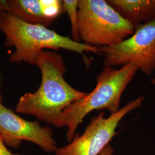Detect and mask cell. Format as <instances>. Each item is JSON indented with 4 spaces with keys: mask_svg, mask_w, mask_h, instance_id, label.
<instances>
[{
    "mask_svg": "<svg viewBox=\"0 0 155 155\" xmlns=\"http://www.w3.org/2000/svg\"><path fill=\"white\" fill-rule=\"evenodd\" d=\"M150 81H151L152 83H153V84L154 85H155V79H151Z\"/></svg>",
    "mask_w": 155,
    "mask_h": 155,
    "instance_id": "14",
    "label": "cell"
},
{
    "mask_svg": "<svg viewBox=\"0 0 155 155\" xmlns=\"http://www.w3.org/2000/svg\"><path fill=\"white\" fill-rule=\"evenodd\" d=\"M1 104V94H0V105Z\"/></svg>",
    "mask_w": 155,
    "mask_h": 155,
    "instance_id": "15",
    "label": "cell"
},
{
    "mask_svg": "<svg viewBox=\"0 0 155 155\" xmlns=\"http://www.w3.org/2000/svg\"><path fill=\"white\" fill-rule=\"evenodd\" d=\"M77 22L80 39L96 47L117 45L135 31L105 0H79Z\"/></svg>",
    "mask_w": 155,
    "mask_h": 155,
    "instance_id": "4",
    "label": "cell"
},
{
    "mask_svg": "<svg viewBox=\"0 0 155 155\" xmlns=\"http://www.w3.org/2000/svg\"><path fill=\"white\" fill-rule=\"evenodd\" d=\"M98 48L104 55L105 66L132 63L145 75H151L155 71V21L140 25L132 36L117 45Z\"/></svg>",
    "mask_w": 155,
    "mask_h": 155,
    "instance_id": "5",
    "label": "cell"
},
{
    "mask_svg": "<svg viewBox=\"0 0 155 155\" xmlns=\"http://www.w3.org/2000/svg\"><path fill=\"white\" fill-rule=\"evenodd\" d=\"M107 2L134 29L155 21V0H107Z\"/></svg>",
    "mask_w": 155,
    "mask_h": 155,
    "instance_id": "8",
    "label": "cell"
},
{
    "mask_svg": "<svg viewBox=\"0 0 155 155\" xmlns=\"http://www.w3.org/2000/svg\"><path fill=\"white\" fill-rule=\"evenodd\" d=\"M0 135L8 147L17 148L22 141L39 146L47 152H54L56 143L49 127H43L37 121L22 118L11 109L0 105Z\"/></svg>",
    "mask_w": 155,
    "mask_h": 155,
    "instance_id": "7",
    "label": "cell"
},
{
    "mask_svg": "<svg viewBox=\"0 0 155 155\" xmlns=\"http://www.w3.org/2000/svg\"><path fill=\"white\" fill-rule=\"evenodd\" d=\"M78 0L63 1V11L68 14L71 25L72 39L78 43H80V37L78 30Z\"/></svg>",
    "mask_w": 155,
    "mask_h": 155,
    "instance_id": "10",
    "label": "cell"
},
{
    "mask_svg": "<svg viewBox=\"0 0 155 155\" xmlns=\"http://www.w3.org/2000/svg\"><path fill=\"white\" fill-rule=\"evenodd\" d=\"M114 150L110 144H107L103 150L101 152L99 155H113Z\"/></svg>",
    "mask_w": 155,
    "mask_h": 155,
    "instance_id": "12",
    "label": "cell"
},
{
    "mask_svg": "<svg viewBox=\"0 0 155 155\" xmlns=\"http://www.w3.org/2000/svg\"><path fill=\"white\" fill-rule=\"evenodd\" d=\"M143 97L131 101L116 113L105 118L104 111L93 117L82 134L75 133L70 144L57 148L55 155H99L117 134L116 129L122 118L131 111L140 107Z\"/></svg>",
    "mask_w": 155,
    "mask_h": 155,
    "instance_id": "6",
    "label": "cell"
},
{
    "mask_svg": "<svg viewBox=\"0 0 155 155\" xmlns=\"http://www.w3.org/2000/svg\"><path fill=\"white\" fill-rule=\"evenodd\" d=\"M8 11L23 21L48 27L51 24L44 14L42 0H8Z\"/></svg>",
    "mask_w": 155,
    "mask_h": 155,
    "instance_id": "9",
    "label": "cell"
},
{
    "mask_svg": "<svg viewBox=\"0 0 155 155\" xmlns=\"http://www.w3.org/2000/svg\"><path fill=\"white\" fill-rule=\"evenodd\" d=\"M8 11V0H0V15L4 12Z\"/></svg>",
    "mask_w": 155,
    "mask_h": 155,
    "instance_id": "13",
    "label": "cell"
},
{
    "mask_svg": "<svg viewBox=\"0 0 155 155\" xmlns=\"http://www.w3.org/2000/svg\"><path fill=\"white\" fill-rule=\"evenodd\" d=\"M0 155H21L12 152L8 149V146L6 145L4 140L0 135Z\"/></svg>",
    "mask_w": 155,
    "mask_h": 155,
    "instance_id": "11",
    "label": "cell"
},
{
    "mask_svg": "<svg viewBox=\"0 0 155 155\" xmlns=\"http://www.w3.org/2000/svg\"><path fill=\"white\" fill-rule=\"evenodd\" d=\"M40 70L41 81L34 93L24 94L18 100L17 113L32 115L56 127H61L64 109L88 93L74 89L64 78L65 64L58 54L43 50L36 64Z\"/></svg>",
    "mask_w": 155,
    "mask_h": 155,
    "instance_id": "1",
    "label": "cell"
},
{
    "mask_svg": "<svg viewBox=\"0 0 155 155\" xmlns=\"http://www.w3.org/2000/svg\"><path fill=\"white\" fill-rule=\"evenodd\" d=\"M0 31L5 35L7 44L15 48L9 58L13 63L36 65L45 49H63L83 56L85 52L100 53L98 47L74 41L43 25L23 21L7 12L0 15Z\"/></svg>",
    "mask_w": 155,
    "mask_h": 155,
    "instance_id": "2",
    "label": "cell"
},
{
    "mask_svg": "<svg viewBox=\"0 0 155 155\" xmlns=\"http://www.w3.org/2000/svg\"><path fill=\"white\" fill-rule=\"evenodd\" d=\"M137 70V67L132 63L119 69L105 67L97 76L94 90L85 97L70 104L63 111L61 126L67 127L68 141L72 140L78 126L92 111L106 109L113 114L120 109L122 94Z\"/></svg>",
    "mask_w": 155,
    "mask_h": 155,
    "instance_id": "3",
    "label": "cell"
}]
</instances>
